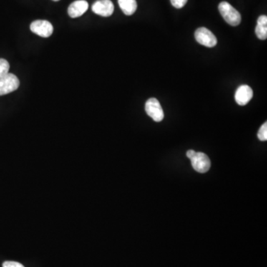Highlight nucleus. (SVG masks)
<instances>
[{
  "instance_id": "nucleus-1",
  "label": "nucleus",
  "mask_w": 267,
  "mask_h": 267,
  "mask_svg": "<svg viewBox=\"0 0 267 267\" xmlns=\"http://www.w3.org/2000/svg\"><path fill=\"white\" fill-rule=\"evenodd\" d=\"M218 9L223 19L230 26H237L240 24L241 22V16L230 3L227 2H222L219 4Z\"/></svg>"
},
{
  "instance_id": "nucleus-2",
  "label": "nucleus",
  "mask_w": 267,
  "mask_h": 267,
  "mask_svg": "<svg viewBox=\"0 0 267 267\" xmlns=\"http://www.w3.org/2000/svg\"><path fill=\"white\" fill-rule=\"evenodd\" d=\"M19 79L14 74H8L0 78V96L6 95L17 90L19 88Z\"/></svg>"
},
{
  "instance_id": "nucleus-3",
  "label": "nucleus",
  "mask_w": 267,
  "mask_h": 267,
  "mask_svg": "<svg viewBox=\"0 0 267 267\" xmlns=\"http://www.w3.org/2000/svg\"><path fill=\"white\" fill-rule=\"evenodd\" d=\"M195 39L199 44L207 48L215 47L218 43L216 36L207 28H199L195 33Z\"/></svg>"
},
{
  "instance_id": "nucleus-4",
  "label": "nucleus",
  "mask_w": 267,
  "mask_h": 267,
  "mask_svg": "<svg viewBox=\"0 0 267 267\" xmlns=\"http://www.w3.org/2000/svg\"><path fill=\"white\" fill-rule=\"evenodd\" d=\"M192 167L199 173H206L210 170L211 161L203 152H195L190 158Z\"/></svg>"
},
{
  "instance_id": "nucleus-5",
  "label": "nucleus",
  "mask_w": 267,
  "mask_h": 267,
  "mask_svg": "<svg viewBox=\"0 0 267 267\" xmlns=\"http://www.w3.org/2000/svg\"><path fill=\"white\" fill-rule=\"evenodd\" d=\"M146 112L155 122H160L163 120L164 113L160 102L156 98L148 99L145 106Z\"/></svg>"
},
{
  "instance_id": "nucleus-6",
  "label": "nucleus",
  "mask_w": 267,
  "mask_h": 267,
  "mask_svg": "<svg viewBox=\"0 0 267 267\" xmlns=\"http://www.w3.org/2000/svg\"><path fill=\"white\" fill-rule=\"evenodd\" d=\"M30 28L34 34L45 38L49 37L54 31V28L51 23L46 20L33 22L30 26Z\"/></svg>"
},
{
  "instance_id": "nucleus-7",
  "label": "nucleus",
  "mask_w": 267,
  "mask_h": 267,
  "mask_svg": "<svg viewBox=\"0 0 267 267\" xmlns=\"http://www.w3.org/2000/svg\"><path fill=\"white\" fill-rule=\"evenodd\" d=\"M114 10V4L111 0H98L92 6L93 12L104 17L112 15Z\"/></svg>"
},
{
  "instance_id": "nucleus-8",
  "label": "nucleus",
  "mask_w": 267,
  "mask_h": 267,
  "mask_svg": "<svg viewBox=\"0 0 267 267\" xmlns=\"http://www.w3.org/2000/svg\"><path fill=\"white\" fill-rule=\"evenodd\" d=\"M253 97V91L250 86L242 85L237 89L235 94V99L239 106H245Z\"/></svg>"
},
{
  "instance_id": "nucleus-9",
  "label": "nucleus",
  "mask_w": 267,
  "mask_h": 267,
  "mask_svg": "<svg viewBox=\"0 0 267 267\" xmlns=\"http://www.w3.org/2000/svg\"><path fill=\"white\" fill-rule=\"evenodd\" d=\"M89 8V4L85 0H77L69 6L68 13L71 18H77L82 16Z\"/></svg>"
},
{
  "instance_id": "nucleus-10",
  "label": "nucleus",
  "mask_w": 267,
  "mask_h": 267,
  "mask_svg": "<svg viewBox=\"0 0 267 267\" xmlns=\"http://www.w3.org/2000/svg\"><path fill=\"white\" fill-rule=\"evenodd\" d=\"M255 34L257 37L261 40H264L267 38V16L262 15L258 17L257 26L255 28Z\"/></svg>"
},
{
  "instance_id": "nucleus-11",
  "label": "nucleus",
  "mask_w": 267,
  "mask_h": 267,
  "mask_svg": "<svg viewBox=\"0 0 267 267\" xmlns=\"http://www.w3.org/2000/svg\"><path fill=\"white\" fill-rule=\"evenodd\" d=\"M118 4L122 12L127 16L134 14L137 8L136 0H118Z\"/></svg>"
},
{
  "instance_id": "nucleus-12",
  "label": "nucleus",
  "mask_w": 267,
  "mask_h": 267,
  "mask_svg": "<svg viewBox=\"0 0 267 267\" xmlns=\"http://www.w3.org/2000/svg\"><path fill=\"white\" fill-rule=\"evenodd\" d=\"M9 69L10 65L8 61L5 59H0V78L8 74Z\"/></svg>"
},
{
  "instance_id": "nucleus-13",
  "label": "nucleus",
  "mask_w": 267,
  "mask_h": 267,
  "mask_svg": "<svg viewBox=\"0 0 267 267\" xmlns=\"http://www.w3.org/2000/svg\"><path fill=\"white\" fill-rule=\"evenodd\" d=\"M258 139L260 141L267 140V122H264L260 128L258 133Z\"/></svg>"
},
{
  "instance_id": "nucleus-14",
  "label": "nucleus",
  "mask_w": 267,
  "mask_h": 267,
  "mask_svg": "<svg viewBox=\"0 0 267 267\" xmlns=\"http://www.w3.org/2000/svg\"><path fill=\"white\" fill-rule=\"evenodd\" d=\"M188 0H171L172 6L176 8H181L187 4Z\"/></svg>"
},
{
  "instance_id": "nucleus-15",
  "label": "nucleus",
  "mask_w": 267,
  "mask_h": 267,
  "mask_svg": "<svg viewBox=\"0 0 267 267\" xmlns=\"http://www.w3.org/2000/svg\"><path fill=\"white\" fill-rule=\"evenodd\" d=\"M3 267H25L20 263L15 261H6L3 263Z\"/></svg>"
},
{
  "instance_id": "nucleus-16",
  "label": "nucleus",
  "mask_w": 267,
  "mask_h": 267,
  "mask_svg": "<svg viewBox=\"0 0 267 267\" xmlns=\"http://www.w3.org/2000/svg\"><path fill=\"white\" fill-rule=\"evenodd\" d=\"M53 1H55V2H56V1H59V0H53Z\"/></svg>"
}]
</instances>
